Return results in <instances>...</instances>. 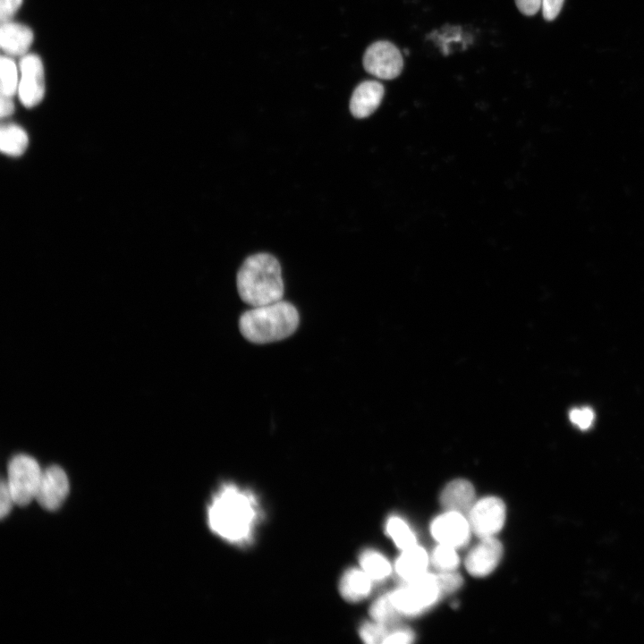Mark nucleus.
Returning <instances> with one entry per match:
<instances>
[{"label":"nucleus","instance_id":"obj_11","mask_svg":"<svg viewBox=\"0 0 644 644\" xmlns=\"http://www.w3.org/2000/svg\"><path fill=\"white\" fill-rule=\"evenodd\" d=\"M503 555V546L494 537L480 538L465 558L468 572L475 577L491 573L498 565Z\"/></svg>","mask_w":644,"mask_h":644},{"label":"nucleus","instance_id":"obj_31","mask_svg":"<svg viewBox=\"0 0 644 644\" xmlns=\"http://www.w3.org/2000/svg\"><path fill=\"white\" fill-rule=\"evenodd\" d=\"M14 111V105L12 97L1 95L0 114L1 117L11 115Z\"/></svg>","mask_w":644,"mask_h":644},{"label":"nucleus","instance_id":"obj_14","mask_svg":"<svg viewBox=\"0 0 644 644\" xmlns=\"http://www.w3.org/2000/svg\"><path fill=\"white\" fill-rule=\"evenodd\" d=\"M32 41L33 33L29 27L11 21L2 22L0 45L6 54L23 56Z\"/></svg>","mask_w":644,"mask_h":644},{"label":"nucleus","instance_id":"obj_1","mask_svg":"<svg viewBox=\"0 0 644 644\" xmlns=\"http://www.w3.org/2000/svg\"><path fill=\"white\" fill-rule=\"evenodd\" d=\"M258 515V503L254 496L232 484L219 488L208 511L210 529L234 544H244L250 539Z\"/></svg>","mask_w":644,"mask_h":644},{"label":"nucleus","instance_id":"obj_13","mask_svg":"<svg viewBox=\"0 0 644 644\" xmlns=\"http://www.w3.org/2000/svg\"><path fill=\"white\" fill-rule=\"evenodd\" d=\"M383 85L377 80H365L354 89L350 101V110L356 118L370 115L380 105L384 97Z\"/></svg>","mask_w":644,"mask_h":644},{"label":"nucleus","instance_id":"obj_15","mask_svg":"<svg viewBox=\"0 0 644 644\" xmlns=\"http://www.w3.org/2000/svg\"><path fill=\"white\" fill-rule=\"evenodd\" d=\"M429 563L430 557L427 551L415 545L402 550L394 563V571L403 581H408L426 573Z\"/></svg>","mask_w":644,"mask_h":644},{"label":"nucleus","instance_id":"obj_16","mask_svg":"<svg viewBox=\"0 0 644 644\" xmlns=\"http://www.w3.org/2000/svg\"><path fill=\"white\" fill-rule=\"evenodd\" d=\"M372 581L361 568H351L342 576L339 582V590L345 600L359 602L370 594Z\"/></svg>","mask_w":644,"mask_h":644},{"label":"nucleus","instance_id":"obj_4","mask_svg":"<svg viewBox=\"0 0 644 644\" xmlns=\"http://www.w3.org/2000/svg\"><path fill=\"white\" fill-rule=\"evenodd\" d=\"M442 597L436 575L426 572L391 591V597L402 615L412 616L431 608Z\"/></svg>","mask_w":644,"mask_h":644},{"label":"nucleus","instance_id":"obj_30","mask_svg":"<svg viewBox=\"0 0 644 644\" xmlns=\"http://www.w3.org/2000/svg\"><path fill=\"white\" fill-rule=\"evenodd\" d=\"M542 0H515L521 13L525 15H534L541 8Z\"/></svg>","mask_w":644,"mask_h":644},{"label":"nucleus","instance_id":"obj_2","mask_svg":"<svg viewBox=\"0 0 644 644\" xmlns=\"http://www.w3.org/2000/svg\"><path fill=\"white\" fill-rule=\"evenodd\" d=\"M236 284L241 299L252 307L281 301L284 296L281 266L268 253L248 257L237 273Z\"/></svg>","mask_w":644,"mask_h":644},{"label":"nucleus","instance_id":"obj_3","mask_svg":"<svg viewBox=\"0 0 644 644\" xmlns=\"http://www.w3.org/2000/svg\"><path fill=\"white\" fill-rule=\"evenodd\" d=\"M300 324V315L292 303L278 301L253 307L239 318V328L245 339L254 343L281 341L292 335Z\"/></svg>","mask_w":644,"mask_h":644},{"label":"nucleus","instance_id":"obj_9","mask_svg":"<svg viewBox=\"0 0 644 644\" xmlns=\"http://www.w3.org/2000/svg\"><path fill=\"white\" fill-rule=\"evenodd\" d=\"M430 532L437 543L459 548L469 542L471 530L464 514L445 511L432 521Z\"/></svg>","mask_w":644,"mask_h":644},{"label":"nucleus","instance_id":"obj_22","mask_svg":"<svg viewBox=\"0 0 644 644\" xmlns=\"http://www.w3.org/2000/svg\"><path fill=\"white\" fill-rule=\"evenodd\" d=\"M16 64L8 56L0 60L1 95L13 97L18 90L19 77Z\"/></svg>","mask_w":644,"mask_h":644},{"label":"nucleus","instance_id":"obj_17","mask_svg":"<svg viewBox=\"0 0 644 644\" xmlns=\"http://www.w3.org/2000/svg\"><path fill=\"white\" fill-rule=\"evenodd\" d=\"M29 144L26 131L16 124L2 126L0 133L1 151L11 157L22 155Z\"/></svg>","mask_w":644,"mask_h":644},{"label":"nucleus","instance_id":"obj_10","mask_svg":"<svg viewBox=\"0 0 644 644\" xmlns=\"http://www.w3.org/2000/svg\"><path fill=\"white\" fill-rule=\"evenodd\" d=\"M69 493V480L64 470L53 465L42 470L36 498L45 509H58Z\"/></svg>","mask_w":644,"mask_h":644},{"label":"nucleus","instance_id":"obj_28","mask_svg":"<svg viewBox=\"0 0 644 644\" xmlns=\"http://www.w3.org/2000/svg\"><path fill=\"white\" fill-rule=\"evenodd\" d=\"M23 0H0V18L2 22L9 21L20 9Z\"/></svg>","mask_w":644,"mask_h":644},{"label":"nucleus","instance_id":"obj_7","mask_svg":"<svg viewBox=\"0 0 644 644\" xmlns=\"http://www.w3.org/2000/svg\"><path fill=\"white\" fill-rule=\"evenodd\" d=\"M365 70L378 79L392 80L402 72L403 59L400 50L389 41L371 44L363 56Z\"/></svg>","mask_w":644,"mask_h":644},{"label":"nucleus","instance_id":"obj_25","mask_svg":"<svg viewBox=\"0 0 644 644\" xmlns=\"http://www.w3.org/2000/svg\"><path fill=\"white\" fill-rule=\"evenodd\" d=\"M569 418L580 429H588L594 420V412L587 407L576 408L570 411Z\"/></svg>","mask_w":644,"mask_h":644},{"label":"nucleus","instance_id":"obj_24","mask_svg":"<svg viewBox=\"0 0 644 644\" xmlns=\"http://www.w3.org/2000/svg\"><path fill=\"white\" fill-rule=\"evenodd\" d=\"M436 575L442 596L455 592L463 582L456 571L438 572Z\"/></svg>","mask_w":644,"mask_h":644},{"label":"nucleus","instance_id":"obj_18","mask_svg":"<svg viewBox=\"0 0 644 644\" xmlns=\"http://www.w3.org/2000/svg\"><path fill=\"white\" fill-rule=\"evenodd\" d=\"M360 568L372 580L379 581L390 575L392 566L385 555L373 549H365L359 556Z\"/></svg>","mask_w":644,"mask_h":644},{"label":"nucleus","instance_id":"obj_8","mask_svg":"<svg viewBox=\"0 0 644 644\" xmlns=\"http://www.w3.org/2000/svg\"><path fill=\"white\" fill-rule=\"evenodd\" d=\"M21 77L18 96L26 107L37 106L45 95L44 67L41 59L33 54L21 56L19 64Z\"/></svg>","mask_w":644,"mask_h":644},{"label":"nucleus","instance_id":"obj_6","mask_svg":"<svg viewBox=\"0 0 644 644\" xmlns=\"http://www.w3.org/2000/svg\"><path fill=\"white\" fill-rule=\"evenodd\" d=\"M505 516V505L496 496H486L476 501L467 514L471 532L479 538L497 534L504 524Z\"/></svg>","mask_w":644,"mask_h":644},{"label":"nucleus","instance_id":"obj_23","mask_svg":"<svg viewBox=\"0 0 644 644\" xmlns=\"http://www.w3.org/2000/svg\"><path fill=\"white\" fill-rule=\"evenodd\" d=\"M376 621L364 623L359 630L360 639L368 644L384 643L392 627Z\"/></svg>","mask_w":644,"mask_h":644},{"label":"nucleus","instance_id":"obj_5","mask_svg":"<svg viewBox=\"0 0 644 644\" xmlns=\"http://www.w3.org/2000/svg\"><path fill=\"white\" fill-rule=\"evenodd\" d=\"M42 470L37 461L26 454L12 458L6 479L14 503L27 505L36 498Z\"/></svg>","mask_w":644,"mask_h":644},{"label":"nucleus","instance_id":"obj_19","mask_svg":"<svg viewBox=\"0 0 644 644\" xmlns=\"http://www.w3.org/2000/svg\"><path fill=\"white\" fill-rule=\"evenodd\" d=\"M386 533L400 550L417 545V538L410 526L400 517H390L386 524Z\"/></svg>","mask_w":644,"mask_h":644},{"label":"nucleus","instance_id":"obj_20","mask_svg":"<svg viewBox=\"0 0 644 644\" xmlns=\"http://www.w3.org/2000/svg\"><path fill=\"white\" fill-rule=\"evenodd\" d=\"M369 614L373 621L386 625H394L402 616L393 603L391 591L381 595L372 603Z\"/></svg>","mask_w":644,"mask_h":644},{"label":"nucleus","instance_id":"obj_12","mask_svg":"<svg viewBox=\"0 0 644 644\" xmlns=\"http://www.w3.org/2000/svg\"><path fill=\"white\" fill-rule=\"evenodd\" d=\"M439 502L445 511L468 514L476 502L474 487L467 479L452 480L443 488Z\"/></svg>","mask_w":644,"mask_h":644},{"label":"nucleus","instance_id":"obj_27","mask_svg":"<svg viewBox=\"0 0 644 644\" xmlns=\"http://www.w3.org/2000/svg\"><path fill=\"white\" fill-rule=\"evenodd\" d=\"M0 488V516L3 519L9 513L13 504L15 503L5 479L2 480Z\"/></svg>","mask_w":644,"mask_h":644},{"label":"nucleus","instance_id":"obj_29","mask_svg":"<svg viewBox=\"0 0 644 644\" xmlns=\"http://www.w3.org/2000/svg\"><path fill=\"white\" fill-rule=\"evenodd\" d=\"M564 0H542L541 9L543 17L547 21L555 20L559 14Z\"/></svg>","mask_w":644,"mask_h":644},{"label":"nucleus","instance_id":"obj_26","mask_svg":"<svg viewBox=\"0 0 644 644\" xmlns=\"http://www.w3.org/2000/svg\"><path fill=\"white\" fill-rule=\"evenodd\" d=\"M414 633L408 628L393 626L385 644H409L413 642Z\"/></svg>","mask_w":644,"mask_h":644},{"label":"nucleus","instance_id":"obj_21","mask_svg":"<svg viewBox=\"0 0 644 644\" xmlns=\"http://www.w3.org/2000/svg\"><path fill=\"white\" fill-rule=\"evenodd\" d=\"M457 548L438 543L430 555V563L437 572L455 571L459 565L460 558Z\"/></svg>","mask_w":644,"mask_h":644}]
</instances>
